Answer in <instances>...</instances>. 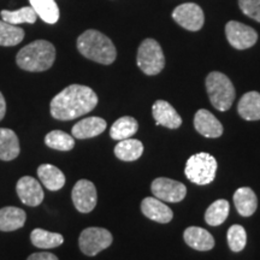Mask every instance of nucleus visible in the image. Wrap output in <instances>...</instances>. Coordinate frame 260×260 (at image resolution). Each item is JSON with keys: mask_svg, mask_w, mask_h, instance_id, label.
Listing matches in <instances>:
<instances>
[{"mask_svg": "<svg viewBox=\"0 0 260 260\" xmlns=\"http://www.w3.org/2000/svg\"><path fill=\"white\" fill-rule=\"evenodd\" d=\"M17 195L19 200L28 206H38L44 200V189L37 178L23 176L17 182Z\"/></svg>", "mask_w": 260, "mask_h": 260, "instance_id": "nucleus-12", "label": "nucleus"}, {"mask_svg": "<svg viewBox=\"0 0 260 260\" xmlns=\"http://www.w3.org/2000/svg\"><path fill=\"white\" fill-rule=\"evenodd\" d=\"M239 6L243 14L260 23V0H239Z\"/></svg>", "mask_w": 260, "mask_h": 260, "instance_id": "nucleus-32", "label": "nucleus"}, {"mask_svg": "<svg viewBox=\"0 0 260 260\" xmlns=\"http://www.w3.org/2000/svg\"><path fill=\"white\" fill-rule=\"evenodd\" d=\"M141 211L147 218L154 220L157 223H169L171 222L174 213L168 205H165L161 200L157 198H145L141 203Z\"/></svg>", "mask_w": 260, "mask_h": 260, "instance_id": "nucleus-15", "label": "nucleus"}, {"mask_svg": "<svg viewBox=\"0 0 260 260\" xmlns=\"http://www.w3.org/2000/svg\"><path fill=\"white\" fill-rule=\"evenodd\" d=\"M77 50L83 57L99 64L110 65L116 60L117 51L113 42L103 32L89 29L77 39Z\"/></svg>", "mask_w": 260, "mask_h": 260, "instance_id": "nucleus-2", "label": "nucleus"}, {"mask_svg": "<svg viewBox=\"0 0 260 260\" xmlns=\"http://www.w3.org/2000/svg\"><path fill=\"white\" fill-rule=\"evenodd\" d=\"M71 198H73V203L79 212L89 213L96 206V188L93 182L88 180H80L73 188Z\"/></svg>", "mask_w": 260, "mask_h": 260, "instance_id": "nucleus-11", "label": "nucleus"}, {"mask_svg": "<svg viewBox=\"0 0 260 260\" xmlns=\"http://www.w3.org/2000/svg\"><path fill=\"white\" fill-rule=\"evenodd\" d=\"M38 176L41 183L48 190L57 191L61 189L65 184V176L60 169L51 164H42L38 168Z\"/></svg>", "mask_w": 260, "mask_h": 260, "instance_id": "nucleus-22", "label": "nucleus"}, {"mask_svg": "<svg viewBox=\"0 0 260 260\" xmlns=\"http://www.w3.org/2000/svg\"><path fill=\"white\" fill-rule=\"evenodd\" d=\"M19 152V141L14 130L0 128V160H14L18 157Z\"/></svg>", "mask_w": 260, "mask_h": 260, "instance_id": "nucleus-20", "label": "nucleus"}, {"mask_svg": "<svg viewBox=\"0 0 260 260\" xmlns=\"http://www.w3.org/2000/svg\"><path fill=\"white\" fill-rule=\"evenodd\" d=\"M151 190L157 199L167 203H180L187 194V188L183 183L167 177L155 178L152 182Z\"/></svg>", "mask_w": 260, "mask_h": 260, "instance_id": "nucleus-9", "label": "nucleus"}, {"mask_svg": "<svg viewBox=\"0 0 260 260\" xmlns=\"http://www.w3.org/2000/svg\"><path fill=\"white\" fill-rule=\"evenodd\" d=\"M226 239L228 245H229L233 252H241L247 243V234L245 228L239 225V224H234L228 230Z\"/></svg>", "mask_w": 260, "mask_h": 260, "instance_id": "nucleus-31", "label": "nucleus"}, {"mask_svg": "<svg viewBox=\"0 0 260 260\" xmlns=\"http://www.w3.org/2000/svg\"><path fill=\"white\" fill-rule=\"evenodd\" d=\"M3 21L8 22L10 24L19 25L22 23H35L37 22L38 15L31 6H24V8L16 10V11H9V10H3L0 12Z\"/></svg>", "mask_w": 260, "mask_h": 260, "instance_id": "nucleus-28", "label": "nucleus"}, {"mask_svg": "<svg viewBox=\"0 0 260 260\" xmlns=\"http://www.w3.org/2000/svg\"><path fill=\"white\" fill-rule=\"evenodd\" d=\"M237 112L246 121H260V93L252 90L243 94L237 105Z\"/></svg>", "mask_w": 260, "mask_h": 260, "instance_id": "nucleus-21", "label": "nucleus"}, {"mask_svg": "<svg viewBox=\"0 0 260 260\" xmlns=\"http://www.w3.org/2000/svg\"><path fill=\"white\" fill-rule=\"evenodd\" d=\"M45 144L57 151H71L75 147V138L61 130H52L45 138Z\"/></svg>", "mask_w": 260, "mask_h": 260, "instance_id": "nucleus-30", "label": "nucleus"}, {"mask_svg": "<svg viewBox=\"0 0 260 260\" xmlns=\"http://www.w3.org/2000/svg\"><path fill=\"white\" fill-rule=\"evenodd\" d=\"M225 34L229 44L236 50H247L254 46L258 41V32L249 25L236 21L228 22Z\"/></svg>", "mask_w": 260, "mask_h": 260, "instance_id": "nucleus-8", "label": "nucleus"}, {"mask_svg": "<svg viewBox=\"0 0 260 260\" xmlns=\"http://www.w3.org/2000/svg\"><path fill=\"white\" fill-rule=\"evenodd\" d=\"M136 63L141 71L148 76L158 75L165 67V57L160 45L153 39H146L140 45Z\"/></svg>", "mask_w": 260, "mask_h": 260, "instance_id": "nucleus-6", "label": "nucleus"}, {"mask_svg": "<svg viewBox=\"0 0 260 260\" xmlns=\"http://www.w3.org/2000/svg\"><path fill=\"white\" fill-rule=\"evenodd\" d=\"M106 121L100 117H88V118L81 119L73 126V136L76 139H90L95 138L105 132Z\"/></svg>", "mask_w": 260, "mask_h": 260, "instance_id": "nucleus-16", "label": "nucleus"}, {"mask_svg": "<svg viewBox=\"0 0 260 260\" xmlns=\"http://www.w3.org/2000/svg\"><path fill=\"white\" fill-rule=\"evenodd\" d=\"M98 95L92 88L82 84H71L52 99L50 110L58 121H71L93 111Z\"/></svg>", "mask_w": 260, "mask_h": 260, "instance_id": "nucleus-1", "label": "nucleus"}, {"mask_svg": "<svg viewBox=\"0 0 260 260\" xmlns=\"http://www.w3.org/2000/svg\"><path fill=\"white\" fill-rule=\"evenodd\" d=\"M230 211V205L226 200L219 199L211 204L205 212V220L211 226H218L228 218Z\"/></svg>", "mask_w": 260, "mask_h": 260, "instance_id": "nucleus-27", "label": "nucleus"}, {"mask_svg": "<svg viewBox=\"0 0 260 260\" xmlns=\"http://www.w3.org/2000/svg\"><path fill=\"white\" fill-rule=\"evenodd\" d=\"M27 220V213L14 206L3 207L0 210V232H15L21 229Z\"/></svg>", "mask_w": 260, "mask_h": 260, "instance_id": "nucleus-19", "label": "nucleus"}, {"mask_svg": "<svg viewBox=\"0 0 260 260\" xmlns=\"http://www.w3.org/2000/svg\"><path fill=\"white\" fill-rule=\"evenodd\" d=\"M194 126L205 138L216 139L223 134V125L210 111L201 109L194 116Z\"/></svg>", "mask_w": 260, "mask_h": 260, "instance_id": "nucleus-13", "label": "nucleus"}, {"mask_svg": "<svg viewBox=\"0 0 260 260\" xmlns=\"http://www.w3.org/2000/svg\"><path fill=\"white\" fill-rule=\"evenodd\" d=\"M112 240V235L109 230L104 228L92 226L87 228L81 233L79 246L83 254L94 256L111 246Z\"/></svg>", "mask_w": 260, "mask_h": 260, "instance_id": "nucleus-7", "label": "nucleus"}, {"mask_svg": "<svg viewBox=\"0 0 260 260\" xmlns=\"http://www.w3.org/2000/svg\"><path fill=\"white\" fill-rule=\"evenodd\" d=\"M217 172V160L209 153H197L187 160L184 174L191 183L205 186L214 180Z\"/></svg>", "mask_w": 260, "mask_h": 260, "instance_id": "nucleus-5", "label": "nucleus"}, {"mask_svg": "<svg viewBox=\"0 0 260 260\" xmlns=\"http://www.w3.org/2000/svg\"><path fill=\"white\" fill-rule=\"evenodd\" d=\"M27 260H59L56 255L52 254L48 252H40V253H32L31 255H29Z\"/></svg>", "mask_w": 260, "mask_h": 260, "instance_id": "nucleus-33", "label": "nucleus"}, {"mask_svg": "<svg viewBox=\"0 0 260 260\" xmlns=\"http://www.w3.org/2000/svg\"><path fill=\"white\" fill-rule=\"evenodd\" d=\"M144 153V145L135 139L121 140L115 147V154L119 160L134 161Z\"/></svg>", "mask_w": 260, "mask_h": 260, "instance_id": "nucleus-23", "label": "nucleus"}, {"mask_svg": "<svg viewBox=\"0 0 260 260\" xmlns=\"http://www.w3.org/2000/svg\"><path fill=\"white\" fill-rule=\"evenodd\" d=\"M37 15L48 24L57 23L59 19V9L54 0H29Z\"/></svg>", "mask_w": 260, "mask_h": 260, "instance_id": "nucleus-26", "label": "nucleus"}, {"mask_svg": "<svg viewBox=\"0 0 260 260\" xmlns=\"http://www.w3.org/2000/svg\"><path fill=\"white\" fill-rule=\"evenodd\" d=\"M56 60V48L50 41L37 40L22 48L16 57L21 69L30 73L46 71Z\"/></svg>", "mask_w": 260, "mask_h": 260, "instance_id": "nucleus-3", "label": "nucleus"}, {"mask_svg": "<svg viewBox=\"0 0 260 260\" xmlns=\"http://www.w3.org/2000/svg\"><path fill=\"white\" fill-rule=\"evenodd\" d=\"M24 30L18 25L0 19V46L11 47L23 41Z\"/></svg>", "mask_w": 260, "mask_h": 260, "instance_id": "nucleus-29", "label": "nucleus"}, {"mask_svg": "<svg viewBox=\"0 0 260 260\" xmlns=\"http://www.w3.org/2000/svg\"><path fill=\"white\" fill-rule=\"evenodd\" d=\"M172 18L182 28L190 31L200 30L205 22L203 10L194 3H186V4L177 6L172 12Z\"/></svg>", "mask_w": 260, "mask_h": 260, "instance_id": "nucleus-10", "label": "nucleus"}, {"mask_svg": "<svg viewBox=\"0 0 260 260\" xmlns=\"http://www.w3.org/2000/svg\"><path fill=\"white\" fill-rule=\"evenodd\" d=\"M234 204L239 214L242 217H249L256 211L258 198L249 187H241L234 193Z\"/></svg>", "mask_w": 260, "mask_h": 260, "instance_id": "nucleus-18", "label": "nucleus"}, {"mask_svg": "<svg viewBox=\"0 0 260 260\" xmlns=\"http://www.w3.org/2000/svg\"><path fill=\"white\" fill-rule=\"evenodd\" d=\"M138 129V121L130 116H124L118 118L115 123H113L111 129H110V136H111L113 140L121 141V140L130 139L133 135H135Z\"/></svg>", "mask_w": 260, "mask_h": 260, "instance_id": "nucleus-24", "label": "nucleus"}, {"mask_svg": "<svg viewBox=\"0 0 260 260\" xmlns=\"http://www.w3.org/2000/svg\"><path fill=\"white\" fill-rule=\"evenodd\" d=\"M183 239L188 246L200 252L210 251L214 247L213 236L199 226L187 228L183 233Z\"/></svg>", "mask_w": 260, "mask_h": 260, "instance_id": "nucleus-17", "label": "nucleus"}, {"mask_svg": "<svg viewBox=\"0 0 260 260\" xmlns=\"http://www.w3.org/2000/svg\"><path fill=\"white\" fill-rule=\"evenodd\" d=\"M6 113V102H5V98L3 95L2 92H0V121L5 117Z\"/></svg>", "mask_w": 260, "mask_h": 260, "instance_id": "nucleus-34", "label": "nucleus"}, {"mask_svg": "<svg viewBox=\"0 0 260 260\" xmlns=\"http://www.w3.org/2000/svg\"><path fill=\"white\" fill-rule=\"evenodd\" d=\"M152 113L158 125H162L169 129H177L182 124L181 116L165 100H157L152 107Z\"/></svg>", "mask_w": 260, "mask_h": 260, "instance_id": "nucleus-14", "label": "nucleus"}, {"mask_svg": "<svg viewBox=\"0 0 260 260\" xmlns=\"http://www.w3.org/2000/svg\"><path fill=\"white\" fill-rule=\"evenodd\" d=\"M30 241L38 248L50 249L63 245L64 237L58 233H51L38 228V229H34L31 232Z\"/></svg>", "mask_w": 260, "mask_h": 260, "instance_id": "nucleus-25", "label": "nucleus"}, {"mask_svg": "<svg viewBox=\"0 0 260 260\" xmlns=\"http://www.w3.org/2000/svg\"><path fill=\"white\" fill-rule=\"evenodd\" d=\"M206 89L210 102L218 111H228L235 100V88L226 75L213 71L206 77Z\"/></svg>", "mask_w": 260, "mask_h": 260, "instance_id": "nucleus-4", "label": "nucleus"}]
</instances>
